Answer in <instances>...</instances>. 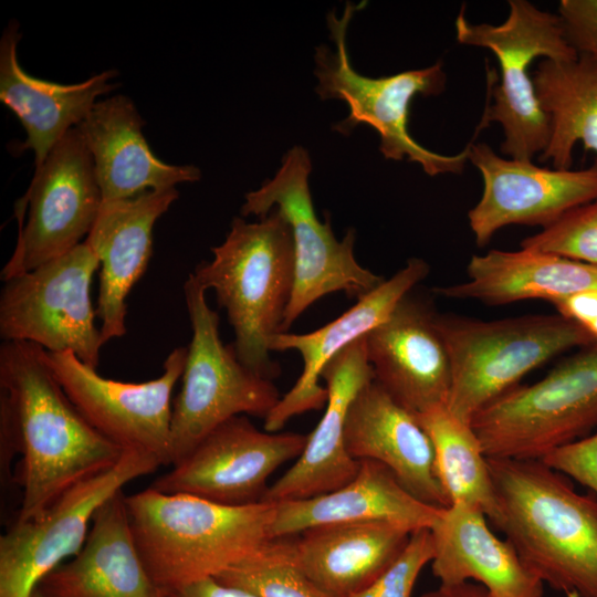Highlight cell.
<instances>
[{
	"instance_id": "6",
	"label": "cell",
	"mask_w": 597,
	"mask_h": 597,
	"mask_svg": "<svg viewBox=\"0 0 597 597\" xmlns=\"http://www.w3.org/2000/svg\"><path fill=\"white\" fill-rule=\"evenodd\" d=\"M356 6L347 3L341 18L327 15V25L336 51L321 45L315 51V88L322 100L337 98L349 107L348 116L334 129L348 135L357 125L371 126L380 137L379 150L387 159L419 164L426 174H460L469 158V145L457 155H441L417 143L408 130L411 101L417 95H439L446 86L442 63L397 73L368 77L353 67L346 34Z\"/></svg>"
},
{
	"instance_id": "4",
	"label": "cell",
	"mask_w": 597,
	"mask_h": 597,
	"mask_svg": "<svg viewBox=\"0 0 597 597\" xmlns=\"http://www.w3.org/2000/svg\"><path fill=\"white\" fill-rule=\"evenodd\" d=\"M211 251L213 259L190 274L206 291L213 290L226 310L238 359L272 379L280 368L270 359V341L281 331L294 286L291 227L275 208L258 222L235 217L224 241Z\"/></svg>"
},
{
	"instance_id": "22",
	"label": "cell",
	"mask_w": 597,
	"mask_h": 597,
	"mask_svg": "<svg viewBox=\"0 0 597 597\" xmlns=\"http://www.w3.org/2000/svg\"><path fill=\"white\" fill-rule=\"evenodd\" d=\"M144 125L133 101L117 94L98 101L77 126L92 155L103 201L172 189L201 178L193 165L161 161L143 135Z\"/></svg>"
},
{
	"instance_id": "30",
	"label": "cell",
	"mask_w": 597,
	"mask_h": 597,
	"mask_svg": "<svg viewBox=\"0 0 597 597\" xmlns=\"http://www.w3.org/2000/svg\"><path fill=\"white\" fill-rule=\"evenodd\" d=\"M416 417L432 442L437 476L450 505L479 506L493 523L498 504L489 461L471 423L453 415L447 405Z\"/></svg>"
},
{
	"instance_id": "36",
	"label": "cell",
	"mask_w": 597,
	"mask_h": 597,
	"mask_svg": "<svg viewBox=\"0 0 597 597\" xmlns=\"http://www.w3.org/2000/svg\"><path fill=\"white\" fill-rule=\"evenodd\" d=\"M557 313L580 326L597 343V289L551 302Z\"/></svg>"
},
{
	"instance_id": "34",
	"label": "cell",
	"mask_w": 597,
	"mask_h": 597,
	"mask_svg": "<svg viewBox=\"0 0 597 597\" xmlns=\"http://www.w3.org/2000/svg\"><path fill=\"white\" fill-rule=\"evenodd\" d=\"M541 460L597 496V432L558 447Z\"/></svg>"
},
{
	"instance_id": "19",
	"label": "cell",
	"mask_w": 597,
	"mask_h": 597,
	"mask_svg": "<svg viewBox=\"0 0 597 597\" xmlns=\"http://www.w3.org/2000/svg\"><path fill=\"white\" fill-rule=\"evenodd\" d=\"M325 411L295 462L266 490L262 502L301 500L332 492L359 470L345 444L348 409L358 391L374 380L365 336L337 354L324 368Z\"/></svg>"
},
{
	"instance_id": "27",
	"label": "cell",
	"mask_w": 597,
	"mask_h": 597,
	"mask_svg": "<svg viewBox=\"0 0 597 597\" xmlns=\"http://www.w3.org/2000/svg\"><path fill=\"white\" fill-rule=\"evenodd\" d=\"M411 531L390 522L328 524L291 535L300 568L334 597H352L402 553Z\"/></svg>"
},
{
	"instance_id": "1",
	"label": "cell",
	"mask_w": 597,
	"mask_h": 597,
	"mask_svg": "<svg viewBox=\"0 0 597 597\" xmlns=\"http://www.w3.org/2000/svg\"><path fill=\"white\" fill-rule=\"evenodd\" d=\"M0 398L11 411L21 454L17 520L41 516L67 490L114 467L124 452L76 409L39 345L1 344Z\"/></svg>"
},
{
	"instance_id": "26",
	"label": "cell",
	"mask_w": 597,
	"mask_h": 597,
	"mask_svg": "<svg viewBox=\"0 0 597 597\" xmlns=\"http://www.w3.org/2000/svg\"><path fill=\"white\" fill-rule=\"evenodd\" d=\"M20 39L19 24L10 22L0 40V100L25 129L21 149L33 151L36 171L59 140L87 117L98 97L114 90L111 81L117 72L107 70L75 84L34 77L19 63Z\"/></svg>"
},
{
	"instance_id": "32",
	"label": "cell",
	"mask_w": 597,
	"mask_h": 597,
	"mask_svg": "<svg viewBox=\"0 0 597 597\" xmlns=\"http://www.w3.org/2000/svg\"><path fill=\"white\" fill-rule=\"evenodd\" d=\"M521 247L597 266V198L525 238Z\"/></svg>"
},
{
	"instance_id": "35",
	"label": "cell",
	"mask_w": 597,
	"mask_h": 597,
	"mask_svg": "<svg viewBox=\"0 0 597 597\" xmlns=\"http://www.w3.org/2000/svg\"><path fill=\"white\" fill-rule=\"evenodd\" d=\"M558 15L569 45L597 65V0H562Z\"/></svg>"
},
{
	"instance_id": "39",
	"label": "cell",
	"mask_w": 597,
	"mask_h": 597,
	"mask_svg": "<svg viewBox=\"0 0 597 597\" xmlns=\"http://www.w3.org/2000/svg\"><path fill=\"white\" fill-rule=\"evenodd\" d=\"M31 597H44L36 588L33 590Z\"/></svg>"
},
{
	"instance_id": "8",
	"label": "cell",
	"mask_w": 597,
	"mask_h": 597,
	"mask_svg": "<svg viewBox=\"0 0 597 597\" xmlns=\"http://www.w3.org/2000/svg\"><path fill=\"white\" fill-rule=\"evenodd\" d=\"M192 337L172 401L170 464L184 460L212 430L242 415L263 418L281 396L272 379L248 369L219 333V315L206 300V290L189 274L184 284Z\"/></svg>"
},
{
	"instance_id": "20",
	"label": "cell",
	"mask_w": 597,
	"mask_h": 597,
	"mask_svg": "<svg viewBox=\"0 0 597 597\" xmlns=\"http://www.w3.org/2000/svg\"><path fill=\"white\" fill-rule=\"evenodd\" d=\"M177 198L172 188L103 201L85 239L101 265L96 314L103 344L126 333V298L147 269L156 221Z\"/></svg>"
},
{
	"instance_id": "12",
	"label": "cell",
	"mask_w": 597,
	"mask_h": 597,
	"mask_svg": "<svg viewBox=\"0 0 597 597\" xmlns=\"http://www.w3.org/2000/svg\"><path fill=\"white\" fill-rule=\"evenodd\" d=\"M159 465L150 453L124 450L114 467L67 490L41 516L17 520L0 537V597H31L45 575L82 549L97 509Z\"/></svg>"
},
{
	"instance_id": "13",
	"label": "cell",
	"mask_w": 597,
	"mask_h": 597,
	"mask_svg": "<svg viewBox=\"0 0 597 597\" xmlns=\"http://www.w3.org/2000/svg\"><path fill=\"white\" fill-rule=\"evenodd\" d=\"M24 224L11 258L1 271L4 282L55 259L88 235L101 206L102 192L92 155L78 127L69 130L52 148L15 207Z\"/></svg>"
},
{
	"instance_id": "21",
	"label": "cell",
	"mask_w": 597,
	"mask_h": 597,
	"mask_svg": "<svg viewBox=\"0 0 597 597\" xmlns=\"http://www.w3.org/2000/svg\"><path fill=\"white\" fill-rule=\"evenodd\" d=\"M345 444L356 460H375L392 471L418 500L448 507L439 482L432 442L416 415L399 405L377 381L354 398L345 423Z\"/></svg>"
},
{
	"instance_id": "33",
	"label": "cell",
	"mask_w": 597,
	"mask_h": 597,
	"mask_svg": "<svg viewBox=\"0 0 597 597\" xmlns=\"http://www.w3.org/2000/svg\"><path fill=\"white\" fill-rule=\"evenodd\" d=\"M433 555L431 530L413 531L398 558L375 582L352 597H411L420 572L431 563Z\"/></svg>"
},
{
	"instance_id": "24",
	"label": "cell",
	"mask_w": 597,
	"mask_h": 597,
	"mask_svg": "<svg viewBox=\"0 0 597 597\" xmlns=\"http://www.w3.org/2000/svg\"><path fill=\"white\" fill-rule=\"evenodd\" d=\"M271 537L298 534L307 528L342 523L390 522L411 532L432 528L444 507L427 504L409 493L383 463L359 460L347 484L332 492L277 502Z\"/></svg>"
},
{
	"instance_id": "9",
	"label": "cell",
	"mask_w": 597,
	"mask_h": 597,
	"mask_svg": "<svg viewBox=\"0 0 597 597\" xmlns=\"http://www.w3.org/2000/svg\"><path fill=\"white\" fill-rule=\"evenodd\" d=\"M488 458L541 460L597 427V343L541 380L516 386L472 420Z\"/></svg>"
},
{
	"instance_id": "29",
	"label": "cell",
	"mask_w": 597,
	"mask_h": 597,
	"mask_svg": "<svg viewBox=\"0 0 597 597\" xmlns=\"http://www.w3.org/2000/svg\"><path fill=\"white\" fill-rule=\"evenodd\" d=\"M532 78L549 123V139L540 160H551L555 169L568 170L578 142L585 153L597 155V65L582 56L572 61L543 60Z\"/></svg>"
},
{
	"instance_id": "7",
	"label": "cell",
	"mask_w": 597,
	"mask_h": 597,
	"mask_svg": "<svg viewBox=\"0 0 597 597\" xmlns=\"http://www.w3.org/2000/svg\"><path fill=\"white\" fill-rule=\"evenodd\" d=\"M509 15L501 24H473L463 11L455 19L461 44L489 49L498 59L501 83L493 87L479 129L492 122L503 128L501 151L513 159L532 160L549 139L547 115L537 101L528 67L543 56L551 61L578 57L566 40L558 13L543 11L525 0H510Z\"/></svg>"
},
{
	"instance_id": "17",
	"label": "cell",
	"mask_w": 597,
	"mask_h": 597,
	"mask_svg": "<svg viewBox=\"0 0 597 597\" xmlns=\"http://www.w3.org/2000/svg\"><path fill=\"white\" fill-rule=\"evenodd\" d=\"M429 273V265L412 258L388 280L334 321L305 334L276 333L271 337L270 352L296 350L303 359V370L293 387L281 396L264 419V430L277 432L295 416L322 409L327 389L318 379L326 365L343 349L366 336L388 318L397 304Z\"/></svg>"
},
{
	"instance_id": "11",
	"label": "cell",
	"mask_w": 597,
	"mask_h": 597,
	"mask_svg": "<svg viewBox=\"0 0 597 597\" xmlns=\"http://www.w3.org/2000/svg\"><path fill=\"white\" fill-rule=\"evenodd\" d=\"M100 260L85 240L69 252L4 281L0 336L72 352L96 368L103 344L90 289Z\"/></svg>"
},
{
	"instance_id": "5",
	"label": "cell",
	"mask_w": 597,
	"mask_h": 597,
	"mask_svg": "<svg viewBox=\"0 0 597 597\" xmlns=\"http://www.w3.org/2000/svg\"><path fill=\"white\" fill-rule=\"evenodd\" d=\"M434 324L450 360L447 406L468 423L552 357L595 344L580 326L558 313L498 321L436 314Z\"/></svg>"
},
{
	"instance_id": "23",
	"label": "cell",
	"mask_w": 597,
	"mask_h": 597,
	"mask_svg": "<svg viewBox=\"0 0 597 597\" xmlns=\"http://www.w3.org/2000/svg\"><path fill=\"white\" fill-rule=\"evenodd\" d=\"M123 490L95 512L82 549L35 587L44 597H167L136 547Z\"/></svg>"
},
{
	"instance_id": "3",
	"label": "cell",
	"mask_w": 597,
	"mask_h": 597,
	"mask_svg": "<svg viewBox=\"0 0 597 597\" xmlns=\"http://www.w3.org/2000/svg\"><path fill=\"white\" fill-rule=\"evenodd\" d=\"M125 500L138 553L167 594L216 578L272 538L274 503L232 506L151 488Z\"/></svg>"
},
{
	"instance_id": "31",
	"label": "cell",
	"mask_w": 597,
	"mask_h": 597,
	"mask_svg": "<svg viewBox=\"0 0 597 597\" xmlns=\"http://www.w3.org/2000/svg\"><path fill=\"white\" fill-rule=\"evenodd\" d=\"M214 579L256 597H334L300 568L290 536L269 540Z\"/></svg>"
},
{
	"instance_id": "28",
	"label": "cell",
	"mask_w": 597,
	"mask_h": 597,
	"mask_svg": "<svg viewBox=\"0 0 597 597\" xmlns=\"http://www.w3.org/2000/svg\"><path fill=\"white\" fill-rule=\"evenodd\" d=\"M467 281L434 287L447 298L504 305L523 300H555L597 289V266L567 258L521 249L490 250L473 255Z\"/></svg>"
},
{
	"instance_id": "25",
	"label": "cell",
	"mask_w": 597,
	"mask_h": 597,
	"mask_svg": "<svg viewBox=\"0 0 597 597\" xmlns=\"http://www.w3.org/2000/svg\"><path fill=\"white\" fill-rule=\"evenodd\" d=\"M431 570L440 584L474 582L493 597H543L544 583L505 538L489 527L482 509L454 503L431 528Z\"/></svg>"
},
{
	"instance_id": "14",
	"label": "cell",
	"mask_w": 597,
	"mask_h": 597,
	"mask_svg": "<svg viewBox=\"0 0 597 597\" xmlns=\"http://www.w3.org/2000/svg\"><path fill=\"white\" fill-rule=\"evenodd\" d=\"M188 347L172 349L163 374L143 383L101 376L72 352L49 353L44 360L81 415L124 450L155 455L170 464L172 390L181 378Z\"/></svg>"
},
{
	"instance_id": "37",
	"label": "cell",
	"mask_w": 597,
	"mask_h": 597,
	"mask_svg": "<svg viewBox=\"0 0 597 597\" xmlns=\"http://www.w3.org/2000/svg\"><path fill=\"white\" fill-rule=\"evenodd\" d=\"M167 597H256L245 590L231 587L214 578H208L167 594Z\"/></svg>"
},
{
	"instance_id": "38",
	"label": "cell",
	"mask_w": 597,
	"mask_h": 597,
	"mask_svg": "<svg viewBox=\"0 0 597 597\" xmlns=\"http://www.w3.org/2000/svg\"><path fill=\"white\" fill-rule=\"evenodd\" d=\"M420 597H493L490 591L474 582L440 584L436 589L423 593Z\"/></svg>"
},
{
	"instance_id": "2",
	"label": "cell",
	"mask_w": 597,
	"mask_h": 597,
	"mask_svg": "<svg viewBox=\"0 0 597 597\" xmlns=\"http://www.w3.org/2000/svg\"><path fill=\"white\" fill-rule=\"evenodd\" d=\"M493 522L525 565L566 597H597V496L542 460L488 458Z\"/></svg>"
},
{
	"instance_id": "10",
	"label": "cell",
	"mask_w": 597,
	"mask_h": 597,
	"mask_svg": "<svg viewBox=\"0 0 597 597\" xmlns=\"http://www.w3.org/2000/svg\"><path fill=\"white\" fill-rule=\"evenodd\" d=\"M311 170L307 150L302 146L292 147L273 178L248 192L241 207L242 216L260 218L275 208L292 230L294 286L280 333L287 332L302 313L321 297L344 292L359 300L384 281L355 259L354 229H349L338 241L329 219L322 222L317 218L308 186Z\"/></svg>"
},
{
	"instance_id": "15",
	"label": "cell",
	"mask_w": 597,
	"mask_h": 597,
	"mask_svg": "<svg viewBox=\"0 0 597 597\" xmlns=\"http://www.w3.org/2000/svg\"><path fill=\"white\" fill-rule=\"evenodd\" d=\"M307 438L296 432L260 430L247 416H235L212 430L149 488L232 506L259 503L271 474L296 460Z\"/></svg>"
},
{
	"instance_id": "16",
	"label": "cell",
	"mask_w": 597,
	"mask_h": 597,
	"mask_svg": "<svg viewBox=\"0 0 597 597\" xmlns=\"http://www.w3.org/2000/svg\"><path fill=\"white\" fill-rule=\"evenodd\" d=\"M483 179L479 202L468 212L479 247L510 224L554 223L569 210L597 198V157L584 169L562 170L532 160L503 158L488 144H469V158Z\"/></svg>"
},
{
	"instance_id": "18",
	"label": "cell",
	"mask_w": 597,
	"mask_h": 597,
	"mask_svg": "<svg viewBox=\"0 0 597 597\" xmlns=\"http://www.w3.org/2000/svg\"><path fill=\"white\" fill-rule=\"evenodd\" d=\"M434 315L409 293L365 336L374 380L413 415L447 405L450 394V360Z\"/></svg>"
}]
</instances>
